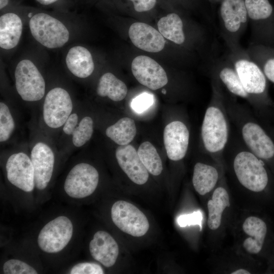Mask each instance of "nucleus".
Instances as JSON below:
<instances>
[{"instance_id": "nucleus-1", "label": "nucleus", "mask_w": 274, "mask_h": 274, "mask_svg": "<svg viewBox=\"0 0 274 274\" xmlns=\"http://www.w3.org/2000/svg\"><path fill=\"white\" fill-rule=\"evenodd\" d=\"M80 16L68 11H46L27 7L26 25L31 38L44 49L63 48L80 40Z\"/></svg>"}, {"instance_id": "nucleus-2", "label": "nucleus", "mask_w": 274, "mask_h": 274, "mask_svg": "<svg viewBox=\"0 0 274 274\" xmlns=\"http://www.w3.org/2000/svg\"><path fill=\"white\" fill-rule=\"evenodd\" d=\"M210 76L211 95L201 124V142L205 153L222 165L231 134L230 120L225 103L226 90L215 76Z\"/></svg>"}, {"instance_id": "nucleus-3", "label": "nucleus", "mask_w": 274, "mask_h": 274, "mask_svg": "<svg viewBox=\"0 0 274 274\" xmlns=\"http://www.w3.org/2000/svg\"><path fill=\"white\" fill-rule=\"evenodd\" d=\"M224 160L243 188L256 193L270 192L272 181L266 163L246 147L237 131L230 134Z\"/></svg>"}, {"instance_id": "nucleus-4", "label": "nucleus", "mask_w": 274, "mask_h": 274, "mask_svg": "<svg viewBox=\"0 0 274 274\" xmlns=\"http://www.w3.org/2000/svg\"><path fill=\"white\" fill-rule=\"evenodd\" d=\"M38 46L24 51L13 63L14 90L19 98L27 103H37L43 99L48 88L45 74L46 53Z\"/></svg>"}, {"instance_id": "nucleus-5", "label": "nucleus", "mask_w": 274, "mask_h": 274, "mask_svg": "<svg viewBox=\"0 0 274 274\" xmlns=\"http://www.w3.org/2000/svg\"><path fill=\"white\" fill-rule=\"evenodd\" d=\"M225 103L230 122L246 147L274 169V141L245 105L226 91Z\"/></svg>"}, {"instance_id": "nucleus-6", "label": "nucleus", "mask_w": 274, "mask_h": 274, "mask_svg": "<svg viewBox=\"0 0 274 274\" xmlns=\"http://www.w3.org/2000/svg\"><path fill=\"white\" fill-rule=\"evenodd\" d=\"M232 64L246 91L251 99L250 106L261 114L271 103L268 94L267 79L259 66L241 46L229 50L225 56Z\"/></svg>"}, {"instance_id": "nucleus-7", "label": "nucleus", "mask_w": 274, "mask_h": 274, "mask_svg": "<svg viewBox=\"0 0 274 274\" xmlns=\"http://www.w3.org/2000/svg\"><path fill=\"white\" fill-rule=\"evenodd\" d=\"M48 79V88L42 101V120L50 130H61L72 113L75 104L71 90L58 79Z\"/></svg>"}, {"instance_id": "nucleus-8", "label": "nucleus", "mask_w": 274, "mask_h": 274, "mask_svg": "<svg viewBox=\"0 0 274 274\" xmlns=\"http://www.w3.org/2000/svg\"><path fill=\"white\" fill-rule=\"evenodd\" d=\"M76 233V226L73 219L67 215H59L41 227L37 236V244L43 254L59 255L70 246Z\"/></svg>"}, {"instance_id": "nucleus-9", "label": "nucleus", "mask_w": 274, "mask_h": 274, "mask_svg": "<svg viewBox=\"0 0 274 274\" xmlns=\"http://www.w3.org/2000/svg\"><path fill=\"white\" fill-rule=\"evenodd\" d=\"M249 22L245 0L221 1L219 28L228 50L241 47L239 41Z\"/></svg>"}, {"instance_id": "nucleus-10", "label": "nucleus", "mask_w": 274, "mask_h": 274, "mask_svg": "<svg viewBox=\"0 0 274 274\" xmlns=\"http://www.w3.org/2000/svg\"><path fill=\"white\" fill-rule=\"evenodd\" d=\"M99 181L97 169L85 161H78L69 169L63 180L62 189L67 198L80 201L91 196Z\"/></svg>"}, {"instance_id": "nucleus-11", "label": "nucleus", "mask_w": 274, "mask_h": 274, "mask_svg": "<svg viewBox=\"0 0 274 274\" xmlns=\"http://www.w3.org/2000/svg\"><path fill=\"white\" fill-rule=\"evenodd\" d=\"M251 28V43L274 47V8L269 0H245Z\"/></svg>"}, {"instance_id": "nucleus-12", "label": "nucleus", "mask_w": 274, "mask_h": 274, "mask_svg": "<svg viewBox=\"0 0 274 274\" xmlns=\"http://www.w3.org/2000/svg\"><path fill=\"white\" fill-rule=\"evenodd\" d=\"M29 155L34 169L35 191L42 194L50 186L55 174V149L45 139H37L31 145Z\"/></svg>"}, {"instance_id": "nucleus-13", "label": "nucleus", "mask_w": 274, "mask_h": 274, "mask_svg": "<svg viewBox=\"0 0 274 274\" xmlns=\"http://www.w3.org/2000/svg\"><path fill=\"white\" fill-rule=\"evenodd\" d=\"M4 170L7 182L16 190L28 194L35 191L34 169L27 152L17 150L10 153Z\"/></svg>"}, {"instance_id": "nucleus-14", "label": "nucleus", "mask_w": 274, "mask_h": 274, "mask_svg": "<svg viewBox=\"0 0 274 274\" xmlns=\"http://www.w3.org/2000/svg\"><path fill=\"white\" fill-rule=\"evenodd\" d=\"M27 7H19L1 13L0 49L3 57L10 56L17 49L26 25Z\"/></svg>"}, {"instance_id": "nucleus-15", "label": "nucleus", "mask_w": 274, "mask_h": 274, "mask_svg": "<svg viewBox=\"0 0 274 274\" xmlns=\"http://www.w3.org/2000/svg\"><path fill=\"white\" fill-rule=\"evenodd\" d=\"M111 219L114 224L123 232L133 236L144 235L149 228L145 214L133 204L118 200L112 205Z\"/></svg>"}, {"instance_id": "nucleus-16", "label": "nucleus", "mask_w": 274, "mask_h": 274, "mask_svg": "<svg viewBox=\"0 0 274 274\" xmlns=\"http://www.w3.org/2000/svg\"><path fill=\"white\" fill-rule=\"evenodd\" d=\"M62 64L67 73L78 81L91 77L95 70V62L91 51L78 42L65 47Z\"/></svg>"}, {"instance_id": "nucleus-17", "label": "nucleus", "mask_w": 274, "mask_h": 274, "mask_svg": "<svg viewBox=\"0 0 274 274\" xmlns=\"http://www.w3.org/2000/svg\"><path fill=\"white\" fill-rule=\"evenodd\" d=\"M242 229L246 236L242 245L246 252L258 255L264 252L271 245L268 223L257 216L248 217L244 221Z\"/></svg>"}, {"instance_id": "nucleus-18", "label": "nucleus", "mask_w": 274, "mask_h": 274, "mask_svg": "<svg viewBox=\"0 0 274 274\" xmlns=\"http://www.w3.org/2000/svg\"><path fill=\"white\" fill-rule=\"evenodd\" d=\"M132 73L141 84L155 90L168 83V78L163 67L153 59L140 55L131 63Z\"/></svg>"}, {"instance_id": "nucleus-19", "label": "nucleus", "mask_w": 274, "mask_h": 274, "mask_svg": "<svg viewBox=\"0 0 274 274\" xmlns=\"http://www.w3.org/2000/svg\"><path fill=\"white\" fill-rule=\"evenodd\" d=\"M189 139V130L184 121L177 120L168 123L163 133L168 158L174 161L182 160L187 152Z\"/></svg>"}, {"instance_id": "nucleus-20", "label": "nucleus", "mask_w": 274, "mask_h": 274, "mask_svg": "<svg viewBox=\"0 0 274 274\" xmlns=\"http://www.w3.org/2000/svg\"><path fill=\"white\" fill-rule=\"evenodd\" d=\"M210 75L215 76L230 94L245 99L250 105L251 99L244 89L231 62L225 57L215 61Z\"/></svg>"}, {"instance_id": "nucleus-21", "label": "nucleus", "mask_w": 274, "mask_h": 274, "mask_svg": "<svg viewBox=\"0 0 274 274\" xmlns=\"http://www.w3.org/2000/svg\"><path fill=\"white\" fill-rule=\"evenodd\" d=\"M115 155L120 167L133 183L143 185L147 182L148 171L132 145H120L116 149Z\"/></svg>"}, {"instance_id": "nucleus-22", "label": "nucleus", "mask_w": 274, "mask_h": 274, "mask_svg": "<svg viewBox=\"0 0 274 274\" xmlns=\"http://www.w3.org/2000/svg\"><path fill=\"white\" fill-rule=\"evenodd\" d=\"M91 257L106 267L113 266L119 255V247L112 236L108 232L96 231L89 244Z\"/></svg>"}, {"instance_id": "nucleus-23", "label": "nucleus", "mask_w": 274, "mask_h": 274, "mask_svg": "<svg viewBox=\"0 0 274 274\" xmlns=\"http://www.w3.org/2000/svg\"><path fill=\"white\" fill-rule=\"evenodd\" d=\"M128 35L137 48L149 52H158L164 47L165 40L159 31L148 24L135 22L130 26Z\"/></svg>"}, {"instance_id": "nucleus-24", "label": "nucleus", "mask_w": 274, "mask_h": 274, "mask_svg": "<svg viewBox=\"0 0 274 274\" xmlns=\"http://www.w3.org/2000/svg\"><path fill=\"white\" fill-rule=\"evenodd\" d=\"M217 163L197 162L193 168L192 184L195 191L204 195L211 192L216 186L221 174Z\"/></svg>"}, {"instance_id": "nucleus-25", "label": "nucleus", "mask_w": 274, "mask_h": 274, "mask_svg": "<svg viewBox=\"0 0 274 274\" xmlns=\"http://www.w3.org/2000/svg\"><path fill=\"white\" fill-rule=\"evenodd\" d=\"M230 205V198L226 189L223 186L216 188L207 203V224L210 229L216 230L220 227L223 213Z\"/></svg>"}, {"instance_id": "nucleus-26", "label": "nucleus", "mask_w": 274, "mask_h": 274, "mask_svg": "<svg viewBox=\"0 0 274 274\" xmlns=\"http://www.w3.org/2000/svg\"><path fill=\"white\" fill-rule=\"evenodd\" d=\"M157 27L163 37L175 44L182 45L186 43L185 22L178 14L170 13L161 18L157 23Z\"/></svg>"}, {"instance_id": "nucleus-27", "label": "nucleus", "mask_w": 274, "mask_h": 274, "mask_svg": "<svg viewBox=\"0 0 274 274\" xmlns=\"http://www.w3.org/2000/svg\"><path fill=\"white\" fill-rule=\"evenodd\" d=\"M97 95L118 101L123 99L127 93L125 84L111 72L104 73L99 78L96 88Z\"/></svg>"}, {"instance_id": "nucleus-28", "label": "nucleus", "mask_w": 274, "mask_h": 274, "mask_svg": "<svg viewBox=\"0 0 274 274\" xmlns=\"http://www.w3.org/2000/svg\"><path fill=\"white\" fill-rule=\"evenodd\" d=\"M246 51L261 68L267 80L274 84V47L251 43Z\"/></svg>"}, {"instance_id": "nucleus-29", "label": "nucleus", "mask_w": 274, "mask_h": 274, "mask_svg": "<svg viewBox=\"0 0 274 274\" xmlns=\"http://www.w3.org/2000/svg\"><path fill=\"white\" fill-rule=\"evenodd\" d=\"M105 132L107 136L117 144L126 145L133 140L136 128L133 119L124 117L108 127Z\"/></svg>"}, {"instance_id": "nucleus-30", "label": "nucleus", "mask_w": 274, "mask_h": 274, "mask_svg": "<svg viewBox=\"0 0 274 274\" xmlns=\"http://www.w3.org/2000/svg\"><path fill=\"white\" fill-rule=\"evenodd\" d=\"M141 160L147 170L154 176L159 175L163 167L161 159L154 146L149 142H143L138 150Z\"/></svg>"}, {"instance_id": "nucleus-31", "label": "nucleus", "mask_w": 274, "mask_h": 274, "mask_svg": "<svg viewBox=\"0 0 274 274\" xmlns=\"http://www.w3.org/2000/svg\"><path fill=\"white\" fill-rule=\"evenodd\" d=\"M93 132V121L89 116H81L68 138L76 148L84 146L91 139Z\"/></svg>"}, {"instance_id": "nucleus-32", "label": "nucleus", "mask_w": 274, "mask_h": 274, "mask_svg": "<svg viewBox=\"0 0 274 274\" xmlns=\"http://www.w3.org/2000/svg\"><path fill=\"white\" fill-rule=\"evenodd\" d=\"M16 121L10 105L6 100L0 101V142L4 144L12 138L16 129Z\"/></svg>"}, {"instance_id": "nucleus-33", "label": "nucleus", "mask_w": 274, "mask_h": 274, "mask_svg": "<svg viewBox=\"0 0 274 274\" xmlns=\"http://www.w3.org/2000/svg\"><path fill=\"white\" fill-rule=\"evenodd\" d=\"M2 273L5 274H37L39 272L33 266L18 258H10L5 261L2 266Z\"/></svg>"}, {"instance_id": "nucleus-34", "label": "nucleus", "mask_w": 274, "mask_h": 274, "mask_svg": "<svg viewBox=\"0 0 274 274\" xmlns=\"http://www.w3.org/2000/svg\"><path fill=\"white\" fill-rule=\"evenodd\" d=\"M66 273L70 274H103L101 266L95 262H82L76 263L68 269Z\"/></svg>"}, {"instance_id": "nucleus-35", "label": "nucleus", "mask_w": 274, "mask_h": 274, "mask_svg": "<svg viewBox=\"0 0 274 274\" xmlns=\"http://www.w3.org/2000/svg\"><path fill=\"white\" fill-rule=\"evenodd\" d=\"M153 100L152 95L147 93H143L132 100L131 106L135 112L141 113L151 106Z\"/></svg>"}, {"instance_id": "nucleus-36", "label": "nucleus", "mask_w": 274, "mask_h": 274, "mask_svg": "<svg viewBox=\"0 0 274 274\" xmlns=\"http://www.w3.org/2000/svg\"><path fill=\"white\" fill-rule=\"evenodd\" d=\"M44 7L54 8L55 10L68 11L70 3L67 0H35Z\"/></svg>"}, {"instance_id": "nucleus-37", "label": "nucleus", "mask_w": 274, "mask_h": 274, "mask_svg": "<svg viewBox=\"0 0 274 274\" xmlns=\"http://www.w3.org/2000/svg\"><path fill=\"white\" fill-rule=\"evenodd\" d=\"M202 217L200 212H194L191 214L183 215L178 218V223L180 226H186L192 224H199L200 226Z\"/></svg>"}, {"instance_id": "nucleus-38", "label": "nucleus", "mask_w": 274, "mask_h": 274, "mask_svg": "<svg viewBox=\"0 0 274 274\" xmlns=\"http://www.w3.org/2000/svg\"><path fill=\"white\" fill-rule=\"evenodd\" d=\"M133 3L134 10L138 12L149 11L153 9L156 0H130Z\"/></svg>"}, {"instance_id": "nucleus-39", "label": "nucleus", "mask_w": 274, "mask_h": 274, "mask_svg": "<svg viewBox=\"0 0 274 274\" xmlns=\"http://www.w3.org/2000/svg\"><path fill=\"white\" fill-rule=\"evenodd\" d=\"M18 0H0L1 13L19 7Z\"/></svg>"}, {"instance_id": "nucleus-40", "label": "nucleus", "mask_w": 274, "mask_h": 274, "mask_svg": "<svg viewBox=\"0 0 274 274\" xmlns=\"http://www.w3.org/2000/svg\"><path fill=\"white\" fill-rule=\"evenodd\" d=\"M231 273V274H250L251 272L249 271L244 268H239L232 271Z\"/></svg>"}, {"instance_id": "nucleus-41", "label": "nucleus", "mask_w": 274, "mask_h": 274, "mask_svg": "<svg viewBox=\"0 0 274 274\" xmlns=\"http://www.w3.org/2000/svg\"><path fill=\"white\" fill-rule=\"evenodd\" d=\"M162 93L164 94H166V91L165 90V89H163L162 90Z\"/></svg>"}]
</instances>
